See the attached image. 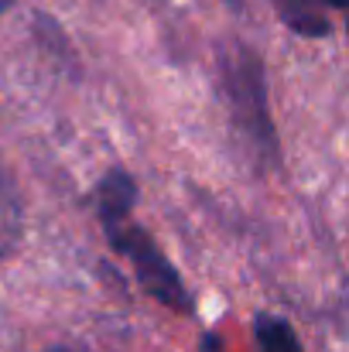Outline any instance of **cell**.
Instances as JSON below:
<instances>
[{"label": "cell", "instance_id": "cell-1", "mask_svg": "<svg viewBox=\"0 0 349 352\" xmlns=\"http://www.w3.org/2000/svg\"><path fill=\"white\" fill-rule=\"evenodd\" d=\"M223 86H226V100H230L240 133L250 140V147L264 161H274L277 137H274V123H271V110H267L264 65L250 48H233L223 58Z\"/></svg>", "mask_w": 349, "mask_h": 352}, {"label": "cell", "instance_id": "cell-2", "mask_svg": "<svg viewBox=\"0 0 349 352\" xmlns=\"http://www.w3.org/2000/svg\"><path fill=\"white\" fill-rule=\"evenodd\" d=\"M110 236V246L116 253H123L130 263H134V274H137V284L154 298L161 301L165 308L178 311V315H189L192 311V298L178 277V270L168 263V256L161 253V246L144 233L140 226H130V223H116L107 230Z\"/></svg>", "mask_w": 349, "mask_h": 352}, {"label": "cell", "instance_id": "cell-3", "mask_svg": "<svg viewBox=\"0 0 349 352\" xmlns=\"http://www.w3.org/2000/svg\"><path fill=\"white\" fill-rule=\"evenodd\" d=\"M137 202V185L127 171H110L100 188H96V209H100V223L103 230H110L116 223H127L130 209Z\"/></svg>", "mask_w": 349, "mask_h": 352}, {"label": "cell", "instance_id": "cell-4", "mask_svg": "<svg viewBox=\"0 0 349 352\" xmlns=\"http://www.w3.org/2000/svg\"><path fill=\"white\" fill-rule=\"evenodd\" d=\"M21 236H24V206H21L17 185L0 164V260L17 253Z\"/></svg>", "mask_w": 349, "mask_h": 352}, {"label": "cell", "instance_id": "cell-5", "mask_svg": "<svg viewBox=\"0 0 349 352\" xmlns=\"http://www.w3.org/2000/svg\"><path fill=\"white\" fill-rule=\"evenodd\" d=\"M274 3H277L281 21H284L291 31H298V34H305V38H326V34H329V21H326L322 10L315 7L319 0H274Z\"/></svg>", "mask_w": 349, "mask_h": 352}, {"label": "cell", "instance_id": "cell-6", "mask_svg": "<svg viewBox=\"0 0 349 352\" xmlns=\"http://www.w3.org/2000/svg\"><path fill=\"white\" fill-rule=\"evenodd\" d=\"M257 346H260V352H302L295 329L274 315L257 318Z\"/></svg>", "mask_w": 349, "mask_h": 352}, {"label": "cell", "instance_id": "cell-7", "mask_svg": "<svg viewBox=\"0 0 349 352\" xmlns=\"http://www.w3.org/2000/svg\"><path fill=\"white\" fill-rule=\"evenodd\" d=\"M202 352H223V342L209 332V336H202Z\"/></svg>", "mask_w": 349, "mask_h": 352}, {"label": "cell", "instance_id": "cell-8", "mask_svg": "<svg viewBox=\"0 0 349 352\" xmlns=\"http://www.w3.org/2000/svg\"><path fill=\"white\" fill-rule=\"evenodd\" d=\"M319 3H329V7H339V10H349V0H319Z\"/></svg>", "mask_w": 349, "mask_h": 352}, {"label": "cell", "instance_id": "cell-9", "mask_svg": "<svg viewBox=\"0 0 349 352\" xmlns=\"http://www.w3.org/2000/svg\"><path fill=\"white\" fill-rule=\"evenodd\" d=\"M48 352H76V349H69V346H52Z\"/></svg>", "mask_w": 349, "mask_h": 352}, {"label": "cell", "instance_id": "cell-10", "mask_svg": "<svg viewBox=\"0 0 349 352\" xmlns=\"http://www.w3.org/2000/svg\"><path fill=\"white\" fill-rule=\"evenodd\" d=\"M10 3H14V0H0V14H3V10H10Z\"/></svg>", "mask_w": 349, "mask_h": 352}, {"label": "cell", "instance_id": "cell-11", "mask_svg": "<svg viewBox=\"0 0 349 352\" xmlns=\"http://www.w3.org/2000/svg\"><path fill=\"white\" fill-rule=\"evenodd\" d=\"M346 31H349V21H346Z\"/></svg>", "mask_w": 349, "mask_h": 352}, {"label": "cell", "instance_id": "cell-12", "mask_svg": "<svg viewBox=\"0 0 349 352\" xmlns=\"http://www.w3.org/2000/svg\"><path fill=\"white\" fill-rule=\"evenodd\" d=\"M230 3H236V0H230Z\"/></svg>", "mask_w": 349, "mask_h": 352}]
</instances>
